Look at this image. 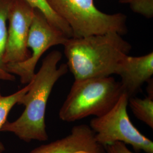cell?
I'll list each match as a JSON object with an SVG mask.
<instances>
[{
    "label": "cell",
    "mask_w": 153,
    "mask_h": 153,
    "mask_svg": "<svg viewBox=\"0 0 153 153\" xmlns=\"http://www.w3.org/2000/svg\"><path fill=\"white\" fill-rule=\"evenodd\" d=\"M30 83L20 90L7 96H1L0 97V131L6 121L11 109L16 104H18L22 97L27 93ZM5 150L4 144L0 141V153H3Z\"/></svg>",
    "instance_id": "cell-13"
},
{
    "label": "cell",
    "mask_w": 153,
    "mask_h": 153,
    "mask_svg": "<svg viewBox=\"0 0 153 153\" xmlns=\"http://www.w3.org/2000/svg\"><path fill=\"white\" fill-rule=\"evenodd\" d=\"M35 9L40 11L51 25L64 33L68 38H73V33L69 25L58 16L49 6L47 0H25Z\"/></svg>",
    "instance_id": "cell-12"
},
{
    "label": "cell",
    "mask_w": 153,
    "mask_h": 153,
    "mask_svg": "<svg viewBox=\"0 0 153 153\" xmlns=\"http://www.w3.org/2000/svg\"><path fill=\"white\" fill-rule=\"evenodd\" d=\"M128 95L124 93L115 106L106 114L94 117L90 127L97 142L105 147L116 142L131 145L137 152L153 153V142L144 136L131 123L127 112Z\"/></svg>",
    "instance_id": "cell-5"
},
{
    "label": "cell",
    "mask_w": 153,
    "mask_h": 153,
    "mask_svg": "<svg viewBox=\"0 0 153 153\" xmlns=\"http://www.w3.org/2000/svg\"><path fill=\"white\" fill-rule=\"evenodd\" d=\"M29 153H107L87 124L73 126L65 137L35 148Z\"/></svg>",
    "instance_id": "cell-8"
},
{
    "label": "cell",
    "mask_w": 153,
    "mask_h": 153,
    "mask_svg": "<svg viewBox=\"0 0 153 153\" xmlns=\"http://www.w3.org/2000/svg\"><path fill=\"white\" fill-rule=\"evenodd\" d=\"M35 9L25 0H10L7 13L9 27L4 61L6 64L20 62L31 55L28 36Z\"/></svg>",
    "instance_id": "cell-7"
},
{
    "label": "cell",
    "mask_w": 153,
    "mask_h": 153,
    "mask_svg": "<svg viewBox=\"0 0 153 153\" xmlns=\"http://www.w3.org/2000/svg\"><path fill=\"white\" fill-rule=\"evenodd\" d=\"M116 74L121 77L124 93L129 98L135 97L142 85L152 79L153 75V53L141 56H126Z\"/></svg>",
    "instance_id": "cell-9"
},
{
    "label": "cell",
    "mask_w": 153,
    "mask_h": 153,
    "mask_svg": "<svg viewBox=\"0 0 153 153\" xmlns=\"http://www.w3.org/2000/svg\"><path fill=\"white\" fill-rule=\"evenodd\" d=\"M68 38L49 23L44 15L35 10L27 39V48L31 49L30 57L20 62L6 65L7 71L20 78L22 84L31 81L35 74V68L44 53L51 47L64 45Z\"/></svg>",
    "instance_id": "cell-6"
},
{
    "label": "cell",
    "mask_w": 153,
    "mask_h": 153,
    "mask_svg": "<svg viewBox=\"0 0 153 153\" xmlns=\"http://www.w3.org/2000/svg\"><path fill=\"white\" fill-rule=\"evenodd\" d=\"M120 82L112 76L75 79L59 111L61 120L74 122L108 112L124 94Z\"/></svg>",
    "instance_id": "cell-3"
},
{
    "label": "cell",
    "mask_w": 153,
    "mask_h": 153,
    "mask_svg": "<svg viewBox=\"0 0 153 153\" xmlns=\"http://www.w3.org/2000/svg\"><path fill=\"white\" fill-rule=\"evenodd\" d=\"M68 70L75 79L116 74L131 45L116 32L67 39L63 45Z\"/></svg>",
    "instance_id": "cell-2"
},
{
    "label": "cell",
    "mask_w": 153,
    "mask_h": 153,
    "mask_svg": "<svg viewBox=\"0 0 153 153\" xmlns=\"http://www.w3.org/2000/svg\"><path fill=\"white\" fill-rule=\"evenodd\" d=\"M128 104L135 117L153 129V93H148V96L143 99L131 97L128 99Z\"/></svg>",
    "instance_id": "cell-11"
},
{
    "label": "cell",
    "mask_w": 153,
    "mask_h": 153,
    "mask_svg": "<svg viewBox=\"0 0 153 153\" xmlns=\"http://www.w3.org/2000/svg\"><path fill=\"white\" fill-rule=\"evenodd\" d=\"M53 11L71 28L73 38L116 32H127L126 16L98 10L94 0H47Z\"/></svg>",
    "instance_id": "cell-4"
},
{
    "label": "cell",
    "mask_w": 153,
    "mask_h": 153,
    "mask_svg": "<svg viewBox=\"0 0 153 153\" xmlns=\"http://www.w3.org/2000/svg\"><path fill=\"white\" fill-rule=\"evenodd\" d=\"M10 0H0V80L13 81L15 76L7 71L4 61L7 40V13Z\"/></svg>",
    "instance_id": "cell-10"
},
{
    "label": "cell",
    "mask_w": 153,
    "mask_h": 153,
    "mask_svg": "<svg viewBox=\"0 0 153 153\" xmlns=\"http://www.w3.org/2000/svg\"><path fill=\"white\" fill-rule=\"evenodd\" d=\"M61 59L62 53L57 50L44 58L18 104L25 105V110L16 120L6 121L1 131L12 133L26 142L48 140L45 119L48 100L56 83L69 71L66 64L58 66Z\"/></svg>",
    "instance_id": "cell-1"
},
{
    "label": "cell",
    "mask_w": 153,
    "mask_h": 153,
    "mask_svg": "<svg viewBox=\"0 0 153 153\" xmlns=\"http://www.w3.org/2000/svg\"><path fill=\"white\" fill-rule=\"evenodd\" d=\"M107 153H135L130 150L125 143L116 142L105 146Z\"/></svg>",
    "instance_id": "cell-15"
},
{
    "label": "cell",
    "mask_w": 153,
    "mask_h": 153,
    "mask_svg": "<svg viewBox=\"0 0 153 153\" xmlns=\"http://www.w3.org/2000/svg\"><path fill=\"white\" fill-rule=\"evenodd\" d=\"M119 2L129 5L132 11L145 18L153 16V0H119Z\"/></svg>",
    "instance_id": "cell-14"
},
{
    "label": "cell",
    "mask_w": 153,
    "mask_h": 153,
    "mask_svg": "<svg viewBox=\"0 0 153 153\" xmlns=\"http://www.w3.org/2000/svg\"><path fill=\"white\" fill-rule=\"evenodd\" d=\"M2 96V95H1V89H0V97Z\"/></svg>",
    "instance_id": "cell-16"
}]
</instances>
